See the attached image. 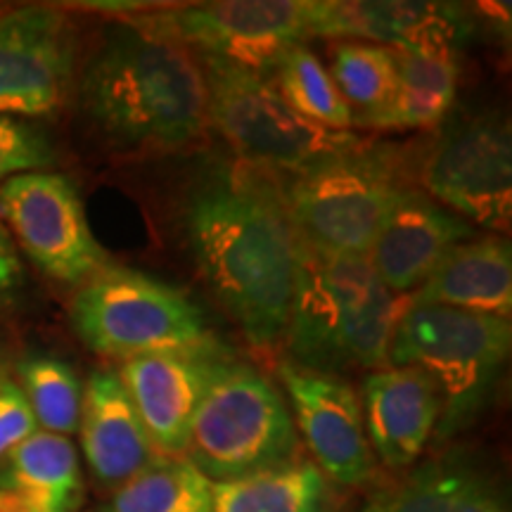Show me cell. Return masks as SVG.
<instances>
[{"label":"cell","mask_w":512,"mask_h":512,"mask_svg":"<svg viewBox=\"0 0 512 512\" xmlns=\"http://www.w3.org/2000/svg\"><path fill=\"white\" fill-rule=\"evenodd\" d=\"M510 344V318L411 302L394 330L387 366L413 368L434 384L446 432L482 406Z\"/></svg>","instance_id":"cell-5"},{"label":"cell","mask_w":512,"mask_h":512,"mask_svg":"<svg viewBox=\"0 0 512 512\" xmlns=\"http://www.w3.org/2000/svg\"><path fill=\"white\" fill-rule=\"evenodd\" d=\"M332 81L347 100L354 124H363L387 105L396 81V50L366 41H342L332 50Z\"/></svg>","instance_id":"cell-25"},{"label":"cell","mask_w":512,"mask_h":512,"mask_svg":"<svg viewBox=\"0 0 512 512\" xmlns=\"http://www.w3.org/2000/svg\"><path fill=\"white\" fill-rule=\"evenodd\" d=\"M185 235L204 283L254 347L285 337L302 240L271 174L238 166L192 192Z\"/></svg>","instance_id":"cell-1"},{"label":"cell","mask_w":512,"mask_h":512,"mask_svg":"<svg viewBox=\"0 0 512 512\" xmlns=\"http://www.w3.org/2000/svg\"><path fill=\"white\" fill-rule=\"evenodd\" d=\"M363 425L370 448L392 470H408L437 430L441 401L434 384L413 368H380L363 382Z\"/></svg>","instance_id":"cell-16"},{"label":"cell","mask_w":512,"mask_h":512,"mask_svg":"<svg viewBox=\"0 0 512 512\" xmlns=\"http://www.w3.org/2000/svg\"><path fill=\"white\" fill-rule=\"evenodd\" d=\"M422 192L467 223L510 226L512 143L503 121L477 119L446 133L420 166Z\"/></svg>","instance_id":"cell-11"},{"label":"cell","mask_w":512,"mask_h":512,"mask_svg":"<svg viewBox=\"0 0 512 512\" xmlns=\"http://www.w3.org/2000/svg\"><path fill=\"white\" fill-rule=\"evenodd\" d=\"M55 164L48 138L34 126L0 114V181L29 171H46Z\"/></svg>","instance_id":"cell-28"},{"label":"cell","mask_w":512,"mask_h":512,"mask_svg":"<svg viewBox=\"0 0 512 512\" xmlns=\"http://www.w3.org/2000/svg\"><path fill=\"white\" fill-rule=\"evenodd\" d=\"M325 475L309 460L211 482V512H323Z\"/></svg>","instance_id":"cell-23"},{"label":"cell","mask_w":512,"mask_h":512,"mask_svg":"<svg viewBox=\"0 0 512 512\" xmlns=\"http://www.w3.org/2000/svg\"><path fill=\"white\" fill-rule=\"evenodd\" d=\"M22 392L27 396L36 425L43 432L69 434L79 432L83 387L81 380L60 358L34 356L19 363Z\"/></svg>","instance_id":"cell-27"},{"label":"cell","mask_w":512,"mask_h":512,"mask_svg":"<svg viewBox=\"0 0 512 512\" xmlns=\"http://www.w3.org/2000/svg\"><path fill=\"white\" fill-rule=\"evenodd\" d=\"M22 261H19L15 238L0 219V299L10 297L22 285Z\"/></svg>","instance_id":"cell-30"},{"label":"cell","mask_w":512,"mask_h":512,"mask_svg":"<svg viewBox=\"0 0 512 512\" xmlns=\"http://www.w3.org/2000/svg\"><path fill=\"white\" fill-rule=\"evenodd\" d=\"M81 501L79 453L69 437L36 430L0 467V512H76Z\"/></svg>","instance_id":"cell-20"},{"label":"cell","mask_w":512,"mask_h":512,"mask_svg":"<svg viewBox=\"0 0 512 512\" xmlns=\"http://www.w3.org/2000/svg\"><path fill=\"white\" fill-rule=\"evenodd\" d=\"M297 451V427L283 396L254 368L226 363L197 408L185 458L209 482L283 465Z\"/></svg>","instance_id":"cell-8"},{"label":"cell","mask_w":512,"mask_h":512,"mask_svg":"<svg viewBox=\"0 0 512 512\" xmlns=\"http://www.w3.org/2000/svg\"><path fill=\"white\" fill-rule=\"evenodd\" d=\"M408 306L411 294L389 290L366 256L304 247L285 328L292 363L328 375L387 368L389 344Z\"/></svg>","instance_id":"cell-3"},{"label":"cell","mask_w":512,"mask_h":512,"mask_svg":"<svg viewBox=\"0 0 512 512\" xmlns=\"http://www.w3.org/2000/svg\"><path fill=\"white\" fill-rule=\"evenodd\" d=\"M0 219L29 259L50 278L83 285L105 268V252L67 176L29 171L0 185Z\"/></svg>","instance_id":"cell-10"},{"label":"cell","mask_w":512,"mask_h":512,"mask_svg":"<svg viewBox=\"0 0 512 512\" xmlns=\"http://www.w3.org/2000/svg\"><path fill=\"white\" fill-rule=\"evenodd\" d=\"M105 512H211V482L185 456L157 453L114 491Z\"/></svg>","instance_id":"cell-24"},{"label":"cell","mask_w":512,"mask_h":512,"mask_svg":"<svg viewBox=\"0 0 512 512\" xmlns=\"http://www.w3.org/2000/svg\"><path fill=\"white\" fill-rule=\"evenodd\" d=\"M411 302L510 318V242L501 238L460 242L439 261L430 278L411 294Z\"/></svg>","instance_id":"cell-19"},{"label":"cell","mask_w":512,"mask_h":512,"mask_svg":"<svg viewBox=\"0 0 512 512\" xmlns=\"http://www.w3.org/2000/svg\"><path fill=\"white\" fill-rule=\"evenodd\" d=\"M72 320L95 354L124 361L216 347L188 294L128 268L105 266L88 278L72 302Z\"/></svg>","instance_id":"cell-7"},{"label":"cell","mask_w":512,"mask_h":512,"mask_svg":"<svg viewBox=\"0 0 512 512\" xmlns=\"http://www.w3.org/2000/svg\"><path fill=\"white\" fill-rule=\"evenodd\" d=\"M278 375L318 470L342 486L368 482L375 472V456L354 389L342 377L292 361L280 363Z\"/></svg>","instance_id":"cell-13"},{"label":"cell","mask_w":512,"mask_h":512,"mask_svg":"<svg viewBox=\"0 0 512 512\" xmlns=\"http://www.w3.org/2000/svg\"><path fill=\"white\" fill-rule=\"evenodd\" d=\"M81 446L93 477L117 491L157 456L143 420L114 370H98L83 389Z\"/></svg>","instance_id":"cell-17"},{"label":"cell","mask_w":512,"mask_h":512,"mask_svg":"<svg viewBox=\"0 0 512 512\" xmlns=\"http://www.w3.org/2000/svg\"><path fill=\"white\" fill-rule=\"evenodd\" d=\"M278 91L299 117L330 131H349L354 112L337 91L335 81L323 62L306 46H297L275 67Z\"/></svg>","instance_id":"cell-26"},{"label":"cell","mask_w":512,"mask_h":512,"mask_svg":"<svg viewBox=\"0 0 512 512\" xmlns=\"http://www.w3.org/2000/svg\"><path fill=\"white\" fill-rule=\"evenodd\" d=\"M76 48L67 17L43 5L0 12V114L50 117L74 81Z\"/></svg>","instance_id":"cell-12"},{"label":"cell","mask_w":512,"mask_h":512,"mask_svg":"<svg viewBox=\"0 0 512 512\" xmlns=\"http://www.w3.org/2000/svg\"><path fill=\"white\" fill-rule=\"evenodd\" d=\"M38 430L22 387L0 375V463Z\"/></svg>","instance_id":"cell-29"},{"label":"cell","mask_w":512,"mask_h":512,"mask_svg":"<svg viewBox=\"0 0 512 512\" xmlns=\"http://www.w3.org/2000/svg\"><path fill=\"white\" fill-rule=\"evenodd\" d=\"M209 91V126L252 169L297 174L363 145L351 131H330L299 117L268 74L200 57Z\"/></svg>","instance_id":"cell-6"},{"label":"cell","mask_w":512,"mask_h":512,"mask_svg":"<svg viewBox=\"0 0 512 512\" xmlns=\"http://www.w3.org/2000/svg\"><path fill=\"white\" fill-rule=\"evenodd\" d=\"M470 34L463 8L448 3H413V0H382V3H339L325 0V38L377 43L396 53L413 48H460Z\"/></svg>","instance_id":"cell-18"},{"label":"cell","mask_w":512,"mask_h":512,"mask_svg":"<svg viewBox=\"0 0 512 512\" xmlns=\"http://www.w3.org/2000/svg\"><path fill=\"white\" fill-rule=\"evenodd\" d=\"M226 363L219 347L124 361L119 377L157 453L185 456L192 418Z\"/></svg>","instance_id":"cell-14"},{"label":"cell","mask_w":512,"mask_h":512,"mask_svg":"<svg viewBox=\"0 0 512 512\" xmlns=\"http://www.w3.org/2000/svg\"><path fill=\"white\" fill-rule=\"evenodd\" d=\"M280 195L304 247L328 256H368L389 209L406 188L396 159L358 145L287 174Z\"/></svg>","instance_id":"cell-4"},{"label":"cell","mask_w":512,"mask_h":512,"mask_svg":"<svg viewBox=\"0 0 512 512\" xmlns=\"http://www.w3.org/2000/svg\"><path fill=\"white\" fill-rule=\"evenodd\" d=\"M460 48H413L396 53V81L387 105L361 126L413 131L439 124L460 83Z\"/></svg>","instance_id":"cell-21"},{"label":"cell","mask_w":512,"mask_h":512,"mask_svg":"<svg viewBox=\"0 0 512 512\" xmlns=\"http://www.w3.org/2000/svg\"><path fill=\"white\" fill-rule=\"evenodd\" d=\"M325 0H216L131 19L192 53L266 74L323 31Z\"/></svg>","instance_id":"cell-9"},{"label":"cell","mask_w":512,"mask_h":512,"mask_svg":"<svg viewBox=\"0 0 512 512\" xmlns=\"http://www.w3.org/2000/svg\"><path fill=\"white\" fill-rule=\"evenodd\" d=\"M361 512H510L501 489L477 467L437 460L377 491Z\"/></svg>","instance_id":"cell-22"},{"label":"cell","mask_w":512,"mask_h":512,"mask_svg":"<svg viewBox=\"0 0 512 512\" xmlns=\"http://www.w3.org/2000/svg\"><path fill=\"white\" fill-rule=\"evenodd\" d=\"M81 102L100 136L133 155L181 152L209 128L200 55L133 22L112 31L88 62Z\"/></svg>","instance_id":"cell-2"},{"label":"cell","mask_w":512,"mask_h":512,"mask_svg":"<svg viewBox=\"0 0 512 512\" xmlns=\"http://www.w3.org/2000/svg\"><path fill=\"white\" fill-rule=\"evenodd\" d=\"M472 226L430 195L406 185L377 230L366 259L377 278L396 294L415 292L439 261L472 238Z\"/></svg>","instance_id":"cell-15"}]
</instances>
